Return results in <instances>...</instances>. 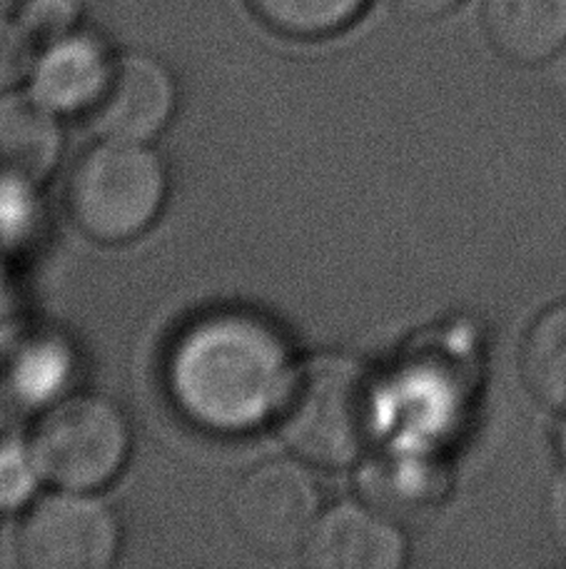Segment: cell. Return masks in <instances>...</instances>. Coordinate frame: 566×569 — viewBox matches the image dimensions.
Segmentation results:
<instances>
[{"instance_id":"2e32d148","label":"cell","mask_w":566,"mask_h":569,"mask_svg":"<svg viewBox=\"0 0 566 569\" xmlns=\"http://www.w3.org/2000/svg\"><path fill=\"white\" fill-rule=\"evenodd\" d=\"M33 70V46L16 20L0 16V96L10 93Z\"/></svg>"},{"instance_id":"52a82bcc","label":"cell","mask_w":566,"mask_h":569,"mask_svg":"<svg viewBox=\"0 0 566 569\" xmlns=\"http://www.w3.org/2000/svg\"><path fill=\"white\" fill-rule=\"evenodd\" d=\"M175 113V83L160 60L145 53L115 56L113 73L88 110L98 138L153 142Z\"/></svg>"},{"instance_id":"8992f818","label":"cell","mask_w":566,"mask_h":569,"mask_svg":"<svg viewBox=\"0 0 566 569\" xmlns=\"http://www.w3.org/2000/svg\"><path fill=\"white\" fill-rule=\"evenodd\" d=\"M16 547L30 569H105L120 552V522L93 492L60 490L30 507Z\"/></svg>"},{"instance_id":"9c48e42d","label":"cell","mask_w":566,"mask_h":569,"mask_svg":"<svg viewBox=\"0 0 566 569\" xmlns=\"http://www.w3.org/2000/svg\"><path fill=\"white\" fill-rule=\"evenodd\" d=\"M113 63L115 56H110L103 40L78 28L40 48L30 70V93L55 113L90 110L103 96Z\"/></svg>"},{"instance_id":"ba28073f","label":"cell","mask_w":566,"mask_h":569,"mask_svg":"<svg viewBox=\"0 0 566 569\" xmlns=\"http://www.w3.org/2000/svg\"><path fill=\"white\" fill-rule=\"evenodd\" d=\"M302 557L315 569H397L407 560V542L375 505L340 502L320 515Z\"/></svg>"},{"instance_id":"e0dca14e","label":"cell","mask_w":566,"mask_h":569,"mask_svg":"<svg viewBox=\"0 0 566 569\" xmlns=\"http://www.w3.org/2000/svg\"><path fill=\"white\" fill-rule=\"evenodd\" d=\"M400 16L410 20H434L447 16L462 0H390Z\"/></svg>"},{"instance_id":"6da1fadb","label":"cell","mask_w":566,"mask_h":569,"mask_svg":"<svg viewBox=\"0 0 566 569\" xmlns=\"http://www.w3.org/2000/svg\"><path fill=\"white\" fill-rule=\"evenodd\" d=\"M295 370L282 335L260 315L210 312L190 325L168 360L183 415L212 432H247L280 415Z\"/></svg>"},{"instance_id":"7c38bea8","label":"cell","mask_w":566,"mask_h":569,"mask_svg":"<svg viewBox=\"0 0 566 569\" xmlns=\"http://www.w3.org/2000/svg\"><path fill=\"white\" fill-rule=\"evenodd\" d=\"M519 370L534 400L566 415V302L552 305L532 322L522 342Z\"/></svg>"},{"instance_id":"7a4b0ae2","label":"cell","mask_w":566,"mask_h":569,"mask_svg":"<svg viewBox=\"0 0 566 569\" xmlns=\"http://www.w3.org/2000/svg\"><path fill=\"white\" fill-rule=\"evenodd\" d=\"M282 440L300 460L347 467L370 450L380 422V395L372 372L340 352L300 365L277 415Z\"/></svg>"},{"instance_id":"5bb4252c","label":"cell","mask_w":566,"mask_h":569,"mask_svg":"<svg viewBox=\"0 0 566 569\" xmlns=\"http://www.w3.org/2000/svg\"><path fill=\"white\" fill-rule=\"evenodd\" d=\"M16 23L33 50H40L78 30L80 0H23Z\"/></svg>"},{"instance_id":"5b68a950","label":"cell","mask_w":566,"mask_h":569,"mask_svg":"<svg viewBox=\"0 0 566 569\" xmlns=\"http://www.w3.org/2000/svg\"><path fill=\"white\" fill-rule=\"evenodd\" d=\"M322 515V492L305 460H267L240 477L230 517L252 550L267 557L302 552Z\"/></svg>"},{"instance_id":"4fadbf2b","label":"cell","mask_w":566,"mask_h":569,"mask_svg":"<svg viewBox=\"0 0 566 569\" xmlns=\"http://www.w3.org/2000/svg\"><path fill=\"white\" fill-rule=\"evenodd\" d=\"M370 0H247L267 28L292 38H325L355 23Z\"/></svg>"},{"instance_id":"30bf717a","label":"cell","mask_w":566,"mask_h":569,"mask_svg":"<svg viewBox=\"0 0 566 569\" xmlns=\"http://www.w3.org/2000/svg\"><path fill=\"white\" fill-rule=\"evenodd\" d=\"M63 150L58 113L28 93L0 96V178L38 186L58 166Z\"/></svg>"},{"instance_id":"9a60e30c","label":"cell","mask_w":566,"mask_h":569,"mask_svg":"<svg viewBox=\"0 0 566 569\" xmlns=\"http://www.w3.org/2000/svg\"><path fill=\"white\" fill-rule=\"evenodd\" d=\"M40 480L43 477L38 472L30 447L18 442L0 445V507L28 502Z\"/></svg>"},{"instance_id":"8fae6325","label":"cell","mask_w":566,"mask_h":569,"mask_svg":"<svg viewBox=\"0 0 566 569\" xmlns=\"http://www.w3.org/2000/svg\"><path fill=\"white\" fill-rule=\"evenodd\" d=\"M484 28L504 58L544 63L566 46V0H484Z\"/></svg>"},{"instance_id":"277c9868","label":"cell","mask_w":566,"mask_h":569,"mask_svg":"<svg viewBox=\"0 0 566 569\" xmlns=\"http://www.w3.org/2000/svg\"><path fill=\"white\" fill-rule=\"evenodd\" d=\"M130 425L103 395H73L50 408L30 437L40 477L58 490L95 492L115 480L128 462Z\"/></svg>"},{"instance_id":"3957f363","label":"cell","mask_w":566,"mask_h":569,"mask_svg":"<svg viewBox=\"0 0 566 569\" xmlns=\"http://www.w3.org/2000/svg\"><path fill=\"white\" fill-rule=\"evenodd\" d=\"M168 198V170L150 142L100 138L68 180V210L98 242H128L153 226Z\"/></svg>"}]
</instances>
